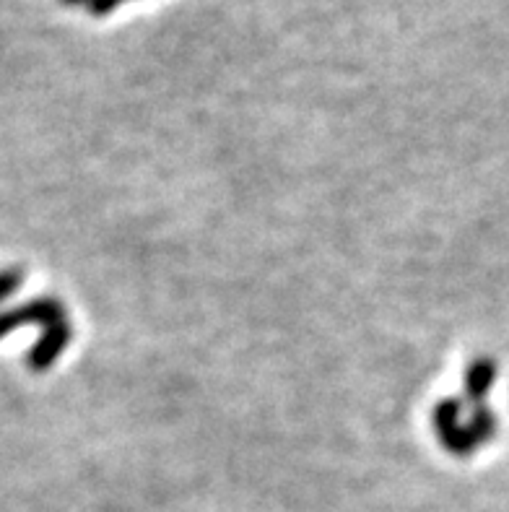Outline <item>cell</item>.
I'll list each match as a JSON object with an SVG mask.
<instances>
[{"instance_id": "1", "label": "cell", "mask_w": 509, "mask_h": 512, "mask_svg": "<svg viewBox=\"0 0 509 512\" xmlns=\"http://www.w3.org/2000/svg\"><path fill=\"white\" fill-rule=\"evenodd\" d=\"M491 377H494V367H491L489 359L484 362H473V370L468 375V390H471V396H484L486 390H489Z\"/></svg>"}, {"instance_id": "2", "label": "cell", "mask_w": 509, "mask_h": 512, "mask_svg": "<svg viewBox=\"0 0 509 512\" xmlns=\"http://www.w3.org/2000/svg\"><path fill=\"white\" fill-rule=\"evenodd\" d=\"M120 3H125V0H89V8L94 16H104V13L115 11Z\"/></svg>"}, {"instance_id": "3", "label": "cell", "mask_w": 509, "mask_h": 512, "mask_svg": "<svg viewBox=\"0 0 509 512\" xmlns=\"http://www.w3.org/2000/svg\"><path fill=\"white\" fill-rule=\"evenodd\" d=\"M65 3H71V6H76V3H84V0H65Z\"/></svg>"}]
</instances>
